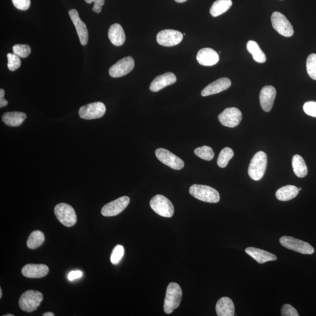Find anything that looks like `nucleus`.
<instances>
[{"label": "nucleus", "mask_w": 316, "mask_h": 316, "mask_svg": "<svg viewBox=\"0 0 316 316\" xmlns=\"http://www.w3.org/2000/svg\"><path fill=\"white\" fill-rule=\"evenodd\" d=\"M124 255V248L123 245H117L114 248L112 255L110 256L111 262L113 265L119 264L121 259Z\"/></svg>", "instance_id": "34"}, {"label": "nucleus", "mask_w": 316, "mask_h": 316, "mask_svg": "<svg viewBox=\"0 0 316 316\" xmlns=\"http://www.w3.org/2000/svg\"><path fill=\"white\" fill-rule=\"evenodd\" d=\"M176 81L177 78L174 74L172 72L165 73L154 79L149 86V89L152 92H158L166 87L174 84Z\"/></svg>", "instance_id": "17"}, {"label": "nucleus", "mask_w": 316, "mask_h": 316, "mask_svg": "<svg viewBox=\"0 0 316 316\" xmlns=\"http://www.w3.org/2000/svg\"><path fill=\"white\" fill-rule=\"evenodd\" d=\"M245 252L251 256L257 262L264 263L266 262L273 261L277 259L276 255L272 253L267 252L265 250L254 247H248L245 249Z\"/></svg>", "instance_id": "21"}, {"label": "nucleus", "mask_w": 316, "mask_h": 316, "mask_svg": "<svg viewBox=\"0 0 316 316\" xmlns=\"http://www.w3.org/2000/svg\"><path fill=\"white\" fill-rule=\"evenodd\" d=\"M108 36L111 43L117 47L121 46L126 41V35L123 27L119 24H114L110 26Z\"/></svg>", "instance_id": "23"}, {"label": "nucleus", "mask_w": 316, "mask_h": 316, "mask_svg": "<svg viewBox=\"0 0 316 316\" xmlns=\"http://www.w3.org/2000/svg\"><path fill=\"white\" fill-rule=\"evenodd\" d=\"M303 110L308 116L316 117V102H308L304 103Z\"/></svg>", "instance_id": "36"}, {"label": "nucleus", "mask_w": 316, "mask_h": 316, "mask_svg": "<svg viewBox=\"0 0 316 316\" xmlns=\"http://www.w3.org/2000/svg\"><path fill=\"white\" fill-rule=\"evenodd\" d=\"M246 47H247L248 51L252 55L255 61L260 64L264 63L266 60L265 55L260 50L258 44L255 41H248Z\"/></svg>", "instance_id": "28"}, {"label": "nucleus", "mask_w": 316, "mask_h": 316, "mask_svg": "<svg viewBox=\"0 0 316 316\" xmlns=\"http://www.w3.org/2000/svg\"><path fill=\"white\" fill-rule=\"evenodd\" d=\"M150 206L156 214L162 217L170 218L174 214L175 208L171 201L161 194L152 198Z\"/></svg>", "instance_id": "5"}, {"label": "nucleus", "mask_w": 316, "mask_h": 316, "mask_svg": "<svg viewBox=\"0 0 316 316\" xmlns=\"http://www.w3.org/2000/svg\"><path fill=\"white\" fill-rule=\"evenodd\" d=\"M183 35L178 31L165 30L159 32L156 36V41L162 46L171 47L181 43Z\"/></svg>", "instance_id": "12"}, {"label": "nucleus", "mask_w": 316, "mask_h": 316, "mask_svg": "<svg viewBox=\"0 0 316 316\" xmlns=\"http://www.w3.org/2000/svg\"><path fill=\"white\" fill-rule=\"evenodd\" d=\"M280 244L286 248L304 255H311L314 249L308 242L300 240L290 236H283L279 239Z\"/></svg>", "instance_id": "7"}, {"label": "nucleus", "mask_w": 316, "mask_h": 316, "mask_svg": "<svg viewBox=\"0 0 316 316\" xmlns=\"http://www.w3.org/2000/svg\"><path fill=\"white\" fill-rule=\"evenodd\" d=\"M54 211L58 220L66 227L74 226L77 222V216L74 208L70 205L58 204L55 206Z\"/></svg>", "instance_id": "6"}, {"label": "nucleus", "mask_w": 316, "mask_h": 316, "mask_svg": "<svg viewBox=\"0 0 316 316\" xmlns=\"http://www.w3.org/2000/svg\"><path fill=\"white\" fill-rule=\"evenodd\" d=\"M298 192H299V190L296 186L287 185L277 190L275 195L279 200L286 201L294 199L297 196Z\"/></svg>", "instance_id": "25"}, {"label": "nucleus", "mask_w": 316, "mask_h": 316, "mask_svg": "<svg viewBox=\"0 0 316 316\" xmlns=\"http://www.w3.org/2000/svg\"><path fill=\"white\" fill-rule=\"evenodd\" d=\"M216 310L218 316H233L235 315V307L230 298L223 297L218 300Z\"/></svg>", "instance_id": "22"}, {"label": "nucleus", "mask_w": 316, "mask_h": 316, "mask_svg": "<svg viewBox=\"0 0 316 316\" xmlns=\"http://www.w3.org/2000/svg\"><path fill=\"white\" fill-rule=\"evenodd\" d=\"M292 167L294 174L298 178H303L306 176L308 169L303 158L299 155H295L292 158Z\"/></svg>", "instance_id": "26"}, {"label": "nucleus", "mask_w": 316, "mask_h": 316, "mask_svg": "<svg viewBox=\"0 0 316 316\" xmlns=\"http://www.w3.org/2000/svg\"><path fill=\"white\" fill-rule=\"evenodd\" d=\"M130 199L128 196H123L111 201L103 207L101 213L104 217L117 216L126 209L130 204Z\"/></svg>", "instance_id": "10"}, {"label": "nucleus", "mask_w": 316, "mask_h": 316, "mask_svg": "<svg viewBox=\"0 0 316 316\" xmlns=\"http://www.w3.org/2000/svg\"><path fill=\"white\" fill-rule=\"evenodd\" d=\"M26 119V114L19 112L6 113L2 117L3 122L10 127H19Z\"/></svg>", "instance_id": "24"}, {"label": "nucleus", "mask_w": 316, "mask_h": 316, "mask_svg": "<svg viewBox=\"0 0 316 316\" xmlns=\"http://www.w3.org/2000/svg\"><path fill=\"white\" fill-rule=\"evenodd\" d=\"M281 315L283 316H298L299 314L296 309L292 305L286 304H284L281 309Z\"/></svg>", "instance_id": "37"}, {"label": "nucleus", "mask_w": 316, "mask_h": 316, "mask_svg": "<svg viewBox=\"0 0 316 316\" xmlns=\"http://www.w3.org/2000/svg\"><path fill=\"white\" fill-rule=\"evenodd\" d=\"M82 275L83 272L81 270H75V271H72L68 274V278L69 280L72 281L81 277Z\"/></svg>", "instance_id": "40"}, {"label": "nucleus", "mask_w": 316, "mask_h": 316, "mask_svg": "<svg viewBox=\"0 0 316 316\" xmlns=\"http://www.w3.org/2000/svg\"><path fill=\"white\" fill-rule=\"evenodd\" d=\"M220 123L225 127L234 128L238 126L242 120L241 111L235 107L225 109L218 116Z\"/></svg>", "instance_id": "14"}, {"label": "nucleus", "mask_w": 316, "mask_h": 316, "mask_svg": "<svg viewBox=\"0 0 316 316\" xmlns=\"http://www.w3.org/2000/svg\"><path fill=\"white\" fill-rule=\"evenodd\" d=\"M45 241V235L43 232L37 230L33 231L27 240V246L30 249H36L43 245Z\"/></svg>", "instance_id": "29"}, {"label": "nucleus", "mask_w": 316, "mask_h": 316, "mask_svg": "<svg viewBox=\"0 0 316 316\" xmlns=\"http://www.w3.org/2000/svg\"><path fill=\"white\" fill-rule=\"evenodd\" d=\"M23 275L29 278H41L50 272L48 266L44 264H28L22 269Z\"/></svg>", "instance_id": "20"}, {"label": "nucleus", "mask_w": 316, "mask_h": 316, "mask_svg": "<svg viewBox=\"0 0 316 316\" xmlns=\"http://www.w3.org/2000/svg\"><path fill=\"white\" fill-rule=\"evenodd\" d=\"M189 193L196 199L204 202L216 203L220 199L218 191L208 186L193 185L190 186Z\"/></svg>", "instance_id": "2"}, {"label": "nucleus", "mask_w": 316, "mask_h": 316, "mask_svg": "<svg viewBox=\"0 0 316 316\" xmlns=\"http://www.w3.org/2000/svg\"><path fill=\"white\" fill-rule=\"evenodd\" d=\"M13 51L19 57L26 58L31 54V49L29 45L16 44L13 47Z\"/></svg>", "instance_id": "33"}, {"label": "nucleus", "mask_w": 316, "mask_h": 316, "mask_svg": "<svg viewBox=\"0 0 316 316\" xmlns=\"http://www.w3.org/2000/svg\"><path fill=\"white\" fill-rule=\"evenodd\" d=\"M276 95V89L272 86H265L260 90V104L264 112H269L271 110Z\"/></svg>", "instance_id": "16"}, {"label": "nucleus", "mask_w": 316, "mask_h": 316, "mask_svg": "<svg viewBox=\"0 0 316 316\" xmlns=\"http://www.w3.org/2000/svg\"><path fill=\"white\" fill-rule=\"evenodd\" d=\"M69 15L77 31L81 44L85 46L88 44L89 40V33L86 24L80 19L77 10L75 9L69 10Z\"/></svg>", "instance_id": "15"}, {"label": "nucleus", "mask_w": 316, "mask_h": 316, "mask_svg": "<svg viewBox=\"0 0 316 316\" xmlns=\"http://www.w3.org/2000/svg\"><path fill=\"white\" fill-rule=\"evenodd\" d=\"M85 2L88 4H91L93 2L95 3L92 9L93 11L96 13H100L102 12V7L105 3V0H85Z\"/></svg>", "instance_id": "39"}, {"label": "nucleus", "mask_w": 316, "mask_h": 316, "mask_svg": "<svg viewBox=\"0 0 316 316\" xmlns=\"http://www.w3.org/2000/svg\"><path fill=\"white\" fill-rule=\"evenodd\" d=\"M298 190H299V191H300V190H301V187H300V188H299V189H298Z\"/></svg>", "instance_id": "46"}, {"label": "nucleus", "mask_w": 316, "mask_h": 316, "mask_svg": "<svg viewBox=\"0 0 316 316\" xmlns=\"http://www.w3.org/2000/svg\"><path fill=\"white\" fill-rule=\"evenodd\" d=\"M234 155V151L230 148L226 147L222 149L217 159L218 166L221 168L226 167Z\"/></svg>", "instance_id": "30"}, {"label": "nucleus", "mask_w": 316, "mask_h": 316, "mask_svg": "<svg viewBox=\"0 0 316 316\" xmlns=\"http://www.w3.org/2000/svg\"><path fill=\"white\" fill-rule=\"evenodd\" d=\"M5 91L4 89H0V107H6L8 105V102L5 99Z\"/></svg>", "instance_id": "41"}, {"label": "nucleus", "mask_w": 316, "mask_h": 316, "mask_svg": "<svg viewBox=\"0 0 316 316\" xmlns=\"http://www.w3.org/2000/svg\"><path fill=\"white\" fill-rule=\"evenodd\" d=\"M43 316H55V314L52 312H45V313L43 314Z\"/></svg>", "instance_id": "42"}, {"label": "nucleus", "mask_w": 316, "mask_h": 316, "mask_svg": "<svg viewBox=\"0 0 316 316\" xmlns=\"http://www.w3.org/2000/svg\"><path fill=\"white\" fill-rule=\"evenodd\" d=\"M2 296H3V291L1 288V289H0V298H2Z\"/></svg>", "instance_id": "44"}, {"label": "nucleus", "mask_w": 316, "mask_h": 316, "mask_svg": "<svg viewBox=\"0 0 316 316\" xmlns=\"http://www.w3.org/2000/svg\"><path fill=\"white\" fill-rule=\"evenodd\" d=\"M135 67L134 59L131 57L124 58L118 61L109 69V75L112 78H121L129 74Z\"/></svg>", "instance_id": "13"}, {"label": "nucleus", "mask_w": 316, "mask_h": 316, "mask_svg": "<svg viewBox=\"0 0 316 316\" xmlns=\"http://www.w3.org/2000/svg\"><path fill=\"white\" fill-rule=\"evenodd\" d=\"M267 166V156L264 152L259 151L253 156L248 168V175L252 180L255 181L261 179L265 172Z\"/></svg>", "instance_id": "3"}, {"label": "nucleus", "mask_w": 316, "mask_h": 316, "mask_svg": "<svg viewBox=\"0 0 316 316\" xmlns=\"http://www.w3.org/2000/svg\"><path fill=\"white\" fill-rule=\"evenodd\" d=\"M175 1L177 3H185L186 1H187V0H175Z\"/></svg>", "instance_id": "43"}, {"label": "nucleus", "mask_w": 316, "mask_h": 316, "mask_svg": "<svg viewBox=\"0 0 316 316\" xmlns=\"http://www.w3.org/2000/svg\"><path fill=\"white\" fill-rule=\"evenodd\" d=\"M231 85L230 79L226 78L218 79L205 88L201 93V96L206 97L221 93L228 89Z\"/></svg>", "instance_id": "18"}, {"label": "nucleus", "mask_w": 316, "mask_h": 316, "mask_svg": "<svg viewBox=\"0 0 316 316\" xmlns=\"http://www.w3.org/2000/svg\"><path fill=\"white\" fill-rule=\"evenodd\" d=\"M271 22L273 29L281 36L290 37L293 36L294 31L292 26L286 17L279 12H274L271 16Z\"/></svg>", "instance_id": "9"}, {"label": "nucleus", "mask_w": 316, "mask_h": 316, "mask_svg": "<svg viewBox=\"0 0 316 316\" xmlns=\"http://www.w3.org/2000/svg\"><path fill=\"white\" fill-rule=\"evenodd\" d=\"M14 315H15L12 314H8L4 315L3 316H14Z\"/></svg>", "instance_id": "45"}, {"label": "nucleus", "mask_w": 316, "mask_h": 316, "mask_svg": "<svg viewBox=\"0 0 316 316\" xmlns=\"http://www.w3.org/2000/svg\"><path fill=\"white\" fill-rule=\"evenodd\" d=\"M182 290L178 283L171 282L166 289L164 309L166 314H171L181 303Z\"/></svg>", "instance_id": "1"}, {"label": "nucleus", "mask_w": 316, "mask_h": 316, "mask_svg": "<svg viewBox=\"0 0 316 316\" xmlns=\"http://www.w3.org/2000/svg\"><path fill=\"white\" fill-rule=\"evenodd\" d=\"M8 59V68L10 71H15L17 70L21 65H22V61H21L20 57L15 54L9 53L7 55Z\"/></svg>", "instance_id": "35"}, {"label": "nucleus", "mask_w": 316, "mask_h": 316, "mask_svg": "<svg viewBox=\"0 0 316 316\" xmlns=\"http://www.w3.org/2000/svg\"><path fill=\"white\" fill-rule=\"evenodd\" d=\"M194 154L198 157L208 161L212 160L214 156V153L212 148L208 147V146H203V147L197 148L194 150Z\"/></svg>", "instance_id": "31"}, {"label": "nucleus", "mask_w": 316, "mask_h": 316, "mask_svg": "<svg viewBox=\"0 0 316 316\" xmlns=\"http://www.w3.org/2000/svg\"><path fill=\"white\" fill-rule=\"evenodd\" d=\"M232 5L231 0H217L210 8V15L214 17L223 15L230 9Z\"/></svg>", "instance_id": "27"}, {"label": "nucleus", "mask_w": 316, "mask_h": 316, "mask_svg": "<svg viewBox=\"0 0 316 316\" xmlns=\"http://www.w3.org/2000/svg\"><path fill=\"white\" fill-rule=\"evenodd\" d=\"M306 68L309 76L316 81V54L309 55L306 61Z\"/></svg>", "instance_id": "32"}, {"label": "nucleus", "mask_w": 316, "mask_h": 316, "mask_svg": "<svg viewBox=\"0 0 316 316\" xmlns=\"http://www.w3.org/2000/svg\"><path fill=\"white\" fill-rule=\"evenodd\" d=\"M196 60L201 65L211 67L219 61V55L213 49L203 48L198 52Z\"/></svg>", "instance_id": "19"}, {"label": "nucleus", "mask_w": 316, "mask_h": 316, "mask_svg": "<svg viewBox=\"0 0 316 316\" xmlns=\"http://www.w3.org/2000/svg\"><path fill=\"white\" fill-rule=\"evenodd\" d=\"M156 158L163 164L175 170L183 168L185 164L182 159L164 148H158L155 151Z\"/></svg>", "instance_id": "11"}, {"label": "nucleus", "mask_w": 316, "mask_h": 316, "mask_svg": "<svg viewBox=\"0 0 316 316\" xmlns=\"http://www.w3.org/2000/svg\"><path fill=\"white\" fill-rule=\"evenodd\" d=\"M15 8L23 11H26L30 8L31 0H12Z\"/></svg>", "instance_id": "38"}, {"label": "nucleus", "mask_w": 316, "mask_h": 316, "mask_svg": "<svg viewBox=\"0 0 316 316\" xmlns=\"http://www.w3.org/2000/svg\"><path fill=\"white\" fill-rule=\"evenodd\" d=\"M106 112V107L102 102H95L87 104L80 108L79 116L85 120H94L102 117Z\"/></svg>", "instance_id": "8"}, {"label": "nucleus", "mask_w": 316, "mask_h": 316, "mask_svg": "<svg viewBox=\"0 0 316 316\" xmlns=\"http://www.w3.org/2000/svg\"><path fill=\"white\" fill-rule=\"evenodd\" d=\"M43 298V294L39 291L27 290L20 298V307L24 311L33 312L40 306Z\"/></svg>", "instance_id": "4"}]
</instances>
